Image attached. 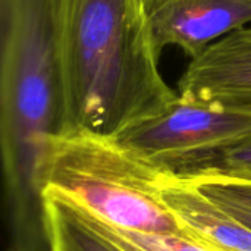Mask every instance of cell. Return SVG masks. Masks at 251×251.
I'll list each match as a JSON object with an SVG mask.
<instances>
[{
  "label": "cell",
  "mask_w": 251,
  "mask_h": 251,
  "mask_svg": "<svg viewBox=\"0 0 251 251\" xmlns=\"http://www.w3.org/2000/svg\"><path fill=\"white\" fill-rule=\"evenodd\" d=\"M178 94L251 112V24L225 34L193 57L179 79Z\"/></svg>",
  "instance_id": "cell-6"
},
{
  "label": "cell",
  "mask_w": 251,
  "mask_h": 251,
  "mask_svg": "<svg viewBox=\"0 0 251 251\" xmlns=\"http://www.w3.org/2000/svg\"><path fill=\"white\" fill-rule=\"evenodd\" d=\"M143 7L156 50L176 46L191 59L251 24V0H143Z\"/></svg>",
  "instance_id": "cell-5"
},
{
  "label": "cell",
  "mask_w": 251,
  "mask_h": 251,
  "mask_svg": "<svg viewBox=\"0 0 251 251\" xmlns=\"http://www.w3.org/2000/svg\"><path fill=\"white\" fill-rule=\"evenodd\" d=\"M43 206L47 251H125L66 196L54 190H44Z\"/></svg>",
  "instance_id": "cell-8"
},
{
  "label": "cell",
  "mask_w": 251,
  "mask_h": 251,
  "mask_svg": "<svg viewBox=\"0 0 251 251\" xmlns=\"http://www.w3.org/2000/svg\"><path fill=\"white\" fill-rule=\"evenodd\" d=\"M165 174L113 137L66 131L50 140L41 184L115 228L188 238L162 200Z\"/></svg>",
  "instance_id": "cell-3"
},
{
  "label": "cell",
  "mask_w": 251,
  "mask_h": 251,
  "mask_svg": "<svg viewBox=\"0 0 251 251\" xmlns=\"http://www.w3.org/2000/svg\"><path fill=\"white\" fill-rule=\"evenodd\" d=\"M187 181L251 228V181L221 176H197Z\"/></svg>",
  "instance_id": "cell-10"
},
{
  "label": "cell",
  "mask_w": 251,
  "mask_h": 251,
  "mask_svg": "<svg viewBox=\"0 0 251 251\" xmlns=\"http://www.w3.org/2000/svg\"><path fill=\"white\" fill-rule=\"evenodd\" d=\"M165 171L184 179L221 176L251 181V138L241 143L178 159Z\"/></svg>",
  "instance_id": "cell-9"
},
{
  "label": "cell",
  "mask_w": 251,
  "mask_h": 251,
  "mask_svg": "<svg viewBox=\"0 0 251 251\" xmlns=\"http://www.w3.org/2000/svg\"><path fill=\"white\" fill-rule=\"evenodd\" d=\"M65 132L115 137L179 97L159 71L143 0H57Z\"/></svg>",
  "instance_id": "cell-2"
},
{
  "label": "cell",
  "mask_w": 251,
  "mask_h": 251,
  "mask_svg": "<svg viewBox=\"0 0 251 251\" xmlns=\"http://www.w3.org/2000/svg\"><path fill=\"white\" fill-rule=\"evenodd\" d=\"M160 196L188 238L212 251H251V228L190 181L166 172Z\"/></svg>",
  "instance_id": "cell-7"
},
{
  "label": "cell",
  "mask_w": 251,
  "mask_h": 251,
  "mask_svg": "<svg viewBox=\"0 0 251 251\" xmlns=\"http://www.w3.org/2000/svg\"><path fill=\"white\" fill-rule=\"evenodd\" d=\"M65 132L57 0H1L0 137L9 251H47L41 174Z\"/></svg>",
  "instance_id": "cell-1"
},
{
  "label": "cell",
  "mask_w": 251,
  "mask_h": 251,
  "mask_svg": "<svg viewBox=\"0 0 251 251\" xmlns=\"http://www.w3.org/2000/svg\"><path fill=\"white\" fill-rule=\"evenodd\" d=\"M88 213V212H87ZM90 215V213H88ZM97 228L125 251H212L197 241L174 234H143L115 228L90 215Z\"/></svg>",
  "instance_id": "cell-11"
},
{
  "label": "cell",
  "mask_w": 251,
  "mask_h": 251,
  "mask_svg": "<svg viewBox=\"0 0 251 251\" xmlns=\"http://www.w3.org/2000/svg\"><path fill=\"white\" fill-rule=\"evenodd\" d=\"M113 138L165 169L178 159L251 138V112L179 96L165 112L128 126Z\"/></svg>",
  "instance_id": "cell-4"
}]
</instances>
